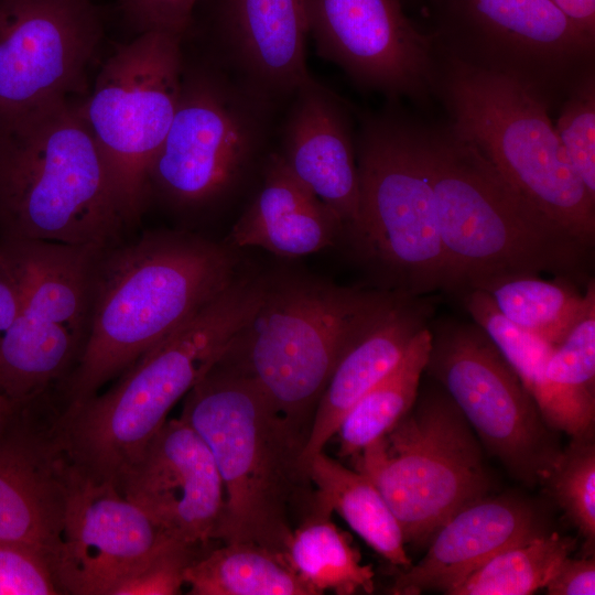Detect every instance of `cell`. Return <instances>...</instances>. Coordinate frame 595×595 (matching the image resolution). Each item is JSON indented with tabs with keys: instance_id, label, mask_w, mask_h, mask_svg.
I'll return each instance as SVG.
<instances>
[{
	"instance_id": "obj_1",
	"label": "cell",
	"mask_w": 595,
	"mask_h": 595,
	"mask_svg": "<svg viewBox=\"0 0 595 595\" xmlns=\"http://www.w3.org/2000/svg\"><path fill=\"white\" fill-rule=\"evenodd\" d=\"M237 248L178 230H150L105 248L89 335L61 382L73 409L169 337L239 274Z\"/></svg>"
},
{
	"instance_id": "obj_2",
	"label": "cell",
	"mask_w": 595,
	"mask_h": 595,
	"mask_svg": "<svg viewBox=\"0 0 595 595\" xmlns=\"http://www.w3.org/2000/svg\"><path fill=\"white\" fill-rule=\"evenodd\" d=\"M180 418L208 445L223 479L214 539L256 543L284 559L314 507L302 461L306 435L251 379L218 360L186 393Z\"/></svg>"
},
{
	"instance_id": "obj_3",
	"label": "cell",
	"mask_w": 595,
	"mask_h": 595,
	"mask_svg": "<svg viewBox=\"0 0 595 595\" xmlns=\"http://www.w3.org/2000/svg\"><path fill=\"white\" fill-rule=\"evenodd\" d=\"M433 187L446 292L508 275L583 279L593 249L518 195L446 125L414 120Z\"/></svg>"
},
{
	"instance_id": "obj_4",
	"label": "cell",
	"mask_w": 595,
	"mask_h": 595,
	"mask_svg": "<svg viewBox=\"0 0 595 595\" xmlns=\"http://www.w3.org/2000/svg\"><path fill=\"white\" fill-rule=\"evenodd\" d=\"M264 286L266 277L238 274L111 388L57 412L58 436L82 477L117 487L165 423L170 410L220 358L251 317Z\"/></svg>"
},
{
	"instance_id": "obj_5",
	"label": "cell",
	"mask_w": 595,
	"mask_h": 595,
	"mask_svg": "<svg viewBox=\"0 0 595 595\" xmlns=\"http://www.w3.org/2000/svg\"><path fill=\"white\" fill-rule=\"evenodd\" d=\"M125 228L80 100L0 122V240L108 248Z\"/></svg>"
},
{
	"instance_id": "obj_6",
	"label": "cell",
	"mask_w": 595,
	"mask_h": 595,
	"mask_svg": "<svg viewBox=\"0 0 595 595\" xmlns=\"http://www.w3.org/2000/svg\"><path fill=\"white\" fill-rule=\"evenodd\" d=\"M399 294L306 274L266 278L259 306L218 361L251 379L307 437L337 363Z\"/></svg>"
},
{
	"instance_id": "obj_7",
	"label": "cell",
	"mask_w": 595,
	"mask_h": 595,
	"mask_svg": "<svg viewBox=\"0 0 595 595\" xmlns=\"http://www.w3.org/2000/svg\"><path fill=\"white\" fill-rule=\"evenodd\" d=\"M450 129L486 159L527 203L588 248L595 198L571 165L549 108L502 75L439 55L435 88Z\"/></svg>"
},
{
	"instance_id": "obj_8",
	"label": "cell",
	"mask_w": 595,
	"mask_h": 595,
	"mask_svg": "<svg viewBox=\"0 0 595 595\" xmlns=\"http://www.w3.org/2000/svg\"><path fill=\"white\" fill-rule=\"evenodd\" d=\"M282 109L216 57L192 64L184 55L176 110L149 170L150 196L184 213L226 203L263 171Z\"/></svg>"
},
{
	"instance_id": "obj_9",
	"label": "cell",
	"mask_w": 595,
	"mask_h": 595,
	"mask_svg": "<svg viewBox=\"0 0 595 595\" xmlns=\"http://www.w3.org/2000/svg\"><path fill=\"white\" fill-rule=\"evenodd\" d=\"M358 221L349 235L385 290L429 295L446 289L435 199L414 119L396 106L359 117Z\"/></svg>"
},
{
	"instance_id": "obj_10",
	"label": "cell",
	"mask_w": 595,
	"mask_h": 595,
	"mask_svg": "<svg viewBox=\"0 0 595 595\" xmlns=\"http://www.w3.org/2000/svg\"><path fill=\"white\" fill-rule=\"evenodd\" d=\"M353 461L381 493L405 543L430 541L490 488L482 443L442 387L418 392L408 413Z\"/></svg>"
},
{
	"instance_id": "obj_11",
	"label": "cell",
	"mask_w": 595,
	"mask_h": 595,
	"mask_svg": "<svg viewBox=\"0 0 595 595\" xmlns=\"http://www.w3.org/2000/svg\"><path fill=\"white\" fill-rule=\"evenodd\" d=\"M183 41L161 31L137 34L107 58L91 93L80 100L127 228L145 209L149 170L176 110Z\"/></svg>"
},
{
	"instance_id": "obj_12",
	"label": "cell",
	"mask_w": 595,
	"mask_h": 595,
	"mask_svg": "<svg viewBox=\"0 0 595 595\" xmlns=\"http://www.w3.org/2000/svg\"><path fill=\"white\" fill-rule=\"evenodd\" d=\"M435 8L440 56L513 79L550 111L595 68V40L553 0H435Z\"/></svg>"
},
{
	"instance_id": "obj_13",
	"label": "cell",
	"mask_w": 595,
	"mask_h": 595,
	"mask_svg": "<svg viewBox=\"0 0 595 595\" xmlns=\"http://www.w3.org/2000/svg\"><path fill=\"white\" fill-rule=\"evenodd\" d=\"M20 273L18 313L0 343L2 390L15 400L43 393L74 369L93 317L98 260L105 248L2 240Z\"/></svg>"
},
{
	"instance_id": "obj_14",
	"label": "cell",
	"mask_w": 595,
	"mask_h": 595,
	"mask_svg": "<svg viewBox=\"0 0 595 595\" xmlns=\"http://www.w3.org/2000/svg\"><path fill=\"white\" fill-rule=\"evenodd\" d=\"M425 367L476 433L516 479L543 484L562 452L516 371L473 321L430 324Z\"/></svg>"
},
{
	"instance_id": "obj_15",
	"label": "cell",
	"mask_w": 595,
	"mask_h": 595,
	"mask_svg": "<svg viewBox=\"0 0 595 595\" xmlns=\"http://www.w3.org/2000/svg\"><path fill=\"white\" fill-rule=\"evenodd\" d=\"M101 36L89 0H0V122L83 93Z\"/></svg>"
},
{
	"instance_id": "obj_16",
	"label": "cell",
	"mask_w": 595,
	"mask_h": 595,
	"mask_svg": "<svg viewBox=\"0 0 595 595\" xmlns=\"http://www.w3.org/2000/svg\"><path fill=\"white\" fill-rule=\"evenodd\" d=\"M309 25L317 54L361 88L391 101L435 96L437 50L401 0H309Z\"/></svg>"
},
{
	"instance_id": "obj_17",
	"label": "cell",
	"mask_w": 595,
	"mask_h": 595,
	"mask_svg": "<svg viewBox=\"0 0 595 595\" xmlns=\"http://www.w3.org/2000/svg\"><path fill=\"white\" fill-rule=\"evenodd\" d=\"M43 414L40 394L20 400L0 435V540L35 550L51 567L79 474L58 436L56 414Z\"/></svg>"
},
{
	"instance_id": "obj_18",
	"label": "cell",
	"mask_w": 595,
	"mask_h": 595,
	"mask_svg": "<svg viewBox=\"0 0 595 595\" xmlns=\"http://www.w3.org/2000/svg\"><path fill=\"white\" fill-rule=\"evenodd\" d=\"M172 540L115 485L79 475L52 573L62 594L113 595Z\"/></svg>"
},
{
	"instance_id": "obj_19",
	"label": "cell",
	"mask_w": 595,
	"mask_h": 595,
	"mask_svg": "<svg viewBox=\"0 0 595 595\" xmlns=\"http://www.w3.org/2000/svg\"><path fill=\"white\" fill-rule=\"evenodd\" d=\"M117 488L173 538L197 547L214 539L223 479L210 448L182 418L165 421Z\"/></svg>"
},
{
	"instance_id": "obj_20",
	"label": "cell",
	"mask_w": 595,
	"mask_h": 595,
	"mask_svg": "<svg viewBox=\"0 0 595 595\" xmlns=\"http://www.w3.org/2000/svg\"><path fill=\"white\" fill-rule=\"evenodd\" d=\"M283 110L274 152L292 175L336 214L349 236L359 209L356 130L350 108L311 75Z\"/></svg>"
},
{
	"instance_id": "obj_21",
	"label": "cell",
	"mask_w": 595,
	"mask_h": 595,
	"mask_svg": "<svg viewBox=\"0 0 595 595\" xmlns=\"http://www.w3.org/2000/svg\"><path fill=\"white\" fill-rule=\"evenodd\" d=\"M214 56L244 83L284 107L311 76L309 0H210Z\"/></svg>"
},
{
	"instance_id": "obj_22",
	"label": "cell",
	"mask_w": 595,
	"mask_h": 595,
	"mask_svg": "<svg viewBox=\"0 0 595 595\" xmlns=\"http://www.w3.org/2000/svg\"><path fill=\"white\" fill-rule=\"evenodd\" d=\"M544 532L538 512L515 497H484L446 520L425 555L400 574L394 595L451 593L501 550Z\"/></svg>"
},
{
	"instance_id": "obj_23",
	"label": "cell",
	"mask_w": 595,
	"mask_h": 595,
	"mask_svg": "<svg viewBox=\"0 0 595 595\" xmlns=\"http://www.w3.org/2000/svg\"><path fill=\"white\" fill-rule=\"evenodd\" d=\"M433 313L428 295L401 293L346 350L317 402L302 454L306 469L351 407L399 365L414 337L430 326Z\"/></svg>"
},
{
	"instance_id": "obj_24",
	"label": "cell",
	"mask_w": 595,
	"mask_h": 595,
	"mask_svg": "<svg viewBox=\"0 0 595 595\" xmlns=\"http://www.w3.org/2000/svg\"><path fill=\"white\" fill-rule=\"evenodd\" d=\"M342 234L336 214L292 175L273 150L257 192L226 242L298 258L333 246Z\"/></svg>"
},
{
	"instance_id": "obj_25",
	"label": "cell",
	"mask_w": 595,
	"mask_h": 595,
	"mask_svg": "<svg viewBox=\"0 0 595 595\" xmlns=\"http://www.w3.org/2000/svg\"><path fill=\"white\" fill-rule=\"evenodd\" d=\"M577 322L553 347L532 398L551 430L581 436L595 419V285Z\"/></svg>"
},
{
	"instance_id": "obj_26",
	"label": "cell",
	"mask_w": 595,
	"mask_h": 595,
	"mask_svg": "<svg viewBox=\"0 0 595 595\" xmlns=\"http://www.w3.org/2000/svg\"><path fill=\"white\" fill-rule=\"evenodd\" d=\"M307 472L315 490V508L327 513L336 511L390 564L404 570L411 565L400 524L369 478L324 451L311 458Z\"/></svg>"
},
{
	"instance_id": "obj_27",
	"label": "cell",
	"mask_w": 595,
	"mask_h": 595,
	"mask_svg": "<svg viewBox=\"0 0 595 595\" xmlns=\"http://www.w3.org/2000/svg\"><path fill=\"white\" fill-rule=\"evenodd\" d=\"M193 595H315L288 562L250 542L224 543L185 569Z\"/></svg>"
},
{
	"instance_id": "obj_28",
	"label": "cell",
	"mask_w": 595,
	"mask_h": 595,
	"mask_svg": "<svg viewBox=\"0 0 595 595\" xmlns=\"http://www.w3.org/2000/svg\"><path fill=\"white\" fill-rule=\"evenodd\" d=\"M284 559L315 595L372 593L375 572L364 564L351 539L331 521V513L313 508L286 545Z\"/></svg>"
},
{
	"instance_id": "obj_29",
	"label": "cell",
	"mask_w": 595,
	"mask_h": 595,
	"mask_svg": "<svg viewBox=\"0 0 595 595\" xmlns=\"http://www.w3.org/2000/svg\"><path fill=\"white\" fill-rule=\"evenodd\" d=\"M430 349L429 326L414 337L399 365L351 407L335 434L340 457H355L408 413L415 402Z\"/></svg>"
},
{
	"instance_id": "obj_30",
	"label": "cell",
	"mask_w": 595,
	"mask_h": 595,
	"mask_svg": "<svg viewBox=\"0 0 595 595\" xmlns=\"http://www.w3.org/2000/svg\"><path fill=\"white\" fill-rule=\"evenodd\" d=\"M470 289L485 292L496 309L523 331L558 345L582 315L587 289L540 275H508L482 281Z\"/></svg>"
},
{
	"instance_id": "obj_31",
	"label": "cell",
	"mask_w": 595,
	"mask_h": 595,
	"mask_svg": "<svg viewBox=\"0 0 595 595\" xmlns=\"http://www.w3.org/2000/svg\"><path fill=\"white\" fill-rule=\"evenodd\" d=\"M574 547V539L544 531L495 554L451 595L532 594L545 587Z\"/></svg>"
},
{
	"instance_id": "obj_32",
	"label": "cell",
	"mask_w": 595,
	"mask_h": 595,
	"mask_svg": "<svg viewBox=\"0 0 595 595\" xmlns=\"http://www.w3.org/2000/svg\"><path fill=\"white\" fill-rule=\"evenodd\" d=\"M544 483L585 542L595 541V446L589 433L575 436Z\"/></svg>"
},
{
	"instance_id": "obj_33",
	"label": "cell",
	"mask_w": 595,
	"mask_h": 595,
	"mask_svg": "<svg viewBox=\"0 0 595 595\" xmlns=\"http://www.w3.org/2000/svg\"><path fill=\"white\" fill-rule=\"evenodd\" d=\"M554 129L571 165L595 198V68L569 89Z\"/></svg>"
},
{
	"instance_id": "obj_34",
	"label": "cell",
	"mask_w": 595,
	"mask_h": 595,
	"mask_svg": "<svg viewBox=\"0 0 595 595\" xmlns=\"http://www.w3.org/2000/svg\"><path fill=\"white\" fill-rule=\"evenodd\" d=\"M198 554L197 545L172 540L127 577L113 595L178 594L185 569Z\"/></svg>"
},
{
	"instance_id": "obj_35",
	"label": "cell",
	"mask_w": 595,
	"mask_h": 595,
	"mask_svg": "<svg viewBox=\"0 0 595 595\" xmlns=\"http://www.w3.org/2000/svg\"><path fill=\"white\" fill-rule=\"evenodd\" d=\"M62 594L47 561L35 550L0 540V595Z\"/></svg>"
},
{
	"instance_id": "obj_36",
	"label": "cell",
	"mask_w": 595,
	"mask_h": 595,
	"mask_svg": "<svg viewBox=\"0 0 595 595\" xmlns=\"http://www.w3.org/2000/svg\"><path fill=\"white\" fill-rule=\"evenodd\" d=\"M199 0H119V6L137 34L161 31L185 39L194 23Z\"/></svg>"
},
{
	"instance_id": "obj_37",
	"label": "cell",
	"mask_w": 595,
	"mask_h": 595,
	"mask_svg": "<svg viewBox=\"0 0 595 595\" xmlns=\"http://www.w3.org/2000/svg\"><path fill=\"white\" fill-rule=\"evenodd\" d=\"M544 588L549 595H594V559L565 558Z\"/></svg>"
},
{
	"instance_id": "obj_38",
	"label": "cell",
	"mask_w": 595,
	"mask_h": 595,
	"mask_svg": "<svg viewBox=\"0 0 595 595\" xmlns=\"http://www.w3.org/2000/svg\"><path fill=\"white\" fill-rule=\"evenodd\" d=\"M21 299V280L15 258L0 240V343L15 318Z\"/></svg>"
},
{
	"instance_id": "obj_39",
	"label": "cell",
	"mask_w": 595,
	"mask_h": 595,
	"mask_svg": "<svg viewBox=\"0 0 595 595\" xmlns=\"http://www.w3.org/2000/svg\"><path fill=\"white\" fill-rule=\"evenodd\" d=\"M588 37L595 40V0H553Z\"/></svg>"
},
{
	"instance_id": "obj_40",
	"label": "cell",
	"mask_w": 595,
	"mask_h": 595,
	"mask_svg": "<svg viewBox=\"0 0 595 595\" xmlns=\"http://www.w3.org/2000/svg\"><path fill=\"white\" fill-rule=\"evenodd\" d=\"M20 401L0 391V435L14 415Z\"/></svg>"
},
{
	"instance_id": "obj_41",
	"label": "cell",
	"mask_w": 595,
	"mask_h": 595,
	"mask_svg": "<svg viewBox=\"0 0 595 595\" xmlns=\"http://www.w3.org/2000/svg\"><path fill=\"white\" fill-rule=\"evenodd\" d=\"M0 391L3 392V390H2V377H1V371H0Z\"/></svg>"
}]
</instances>
